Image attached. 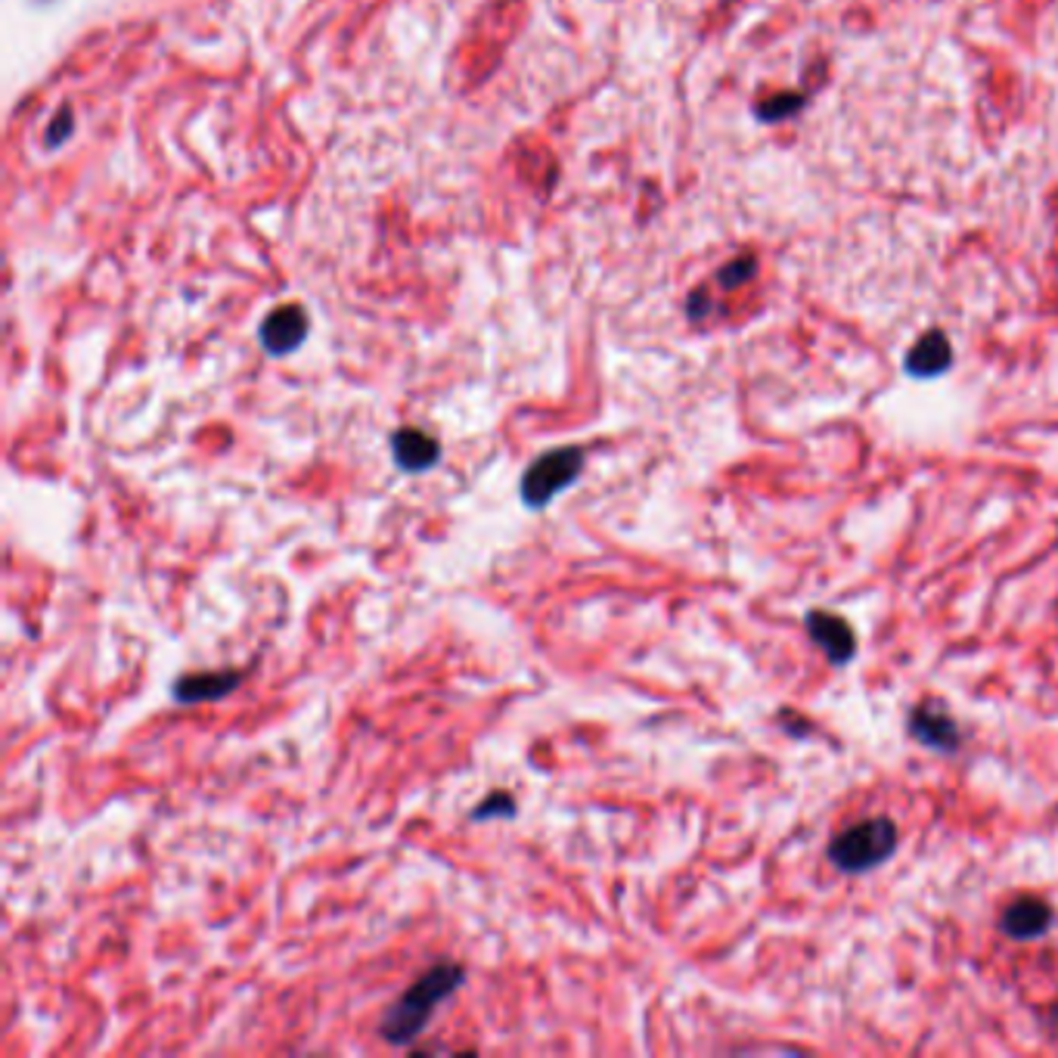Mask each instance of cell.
I'll list each match as a JSON object with an SVG mask.
<instances>
[{"label":"cell","instance_id":"4fadbf2b","mask_svg":"<svg viewBox=\"0 0 1058 1058\" xmlns=\"http://www.w3.org/2000/svg\"><path fill=\"white\" fill-rule=\"evenodd\" d=\"M755 277V258H739V261H733V264H726V268L717 273V283L723 289H736L742 283H748Z\"/></svg>","mask_w":1058,"mask_h":1058},{"label":"cell","instance_id":"30bf717a","mask_svg":"<svg viewBox=\"0 0 1058 1058\" xmlns=\"http://www.w3.org/2000/svg\"><path fill=\"white\" fill-rule=\"evenodd\" d=\"M950 364H953V348H950L947 336L938 333V330L925 333V336L909 348L907 360H904L907 373L909 376H916V379L941 376V373L950 370Z\"/></svg>","mask_w":1058,"mask_h":1058},{"label":"cell","instance_id":"7c38bea8","mask_svg":"<svg viewBox=\"0 0 1058 1058\" xmlns=\"http://www.w3.org/2000/svg\"><path fill=\"white\" fill-rule=\"evenodd\" d=\"M801 109H805V97L801 94H786V97H773L770 102H764L757 109V116L764 121H779V118H789L795 112H801Z\"/></svg>","mask_w":1058,"mask_h":1058},{"label":"cell","instance_id":"5b68a950","mask_svg":"<svg viewBox=\"0 0 1058 1058\" xmlns=\"http://www.w3.org/2000/svg\"><path fill=\"white\" fill-rule=\"evenodd\" d=\"M807 634L810 639L825 652V658L832 665H848L854 652H857V637L851 630V624L844 622L841 615L823 612V608H813L807 615Z\"/></svg>","mask_w":1058,"mask_h":1058},{"label":"cell","instance_id":"8fae6325","mask_svg":"<svg viewBox=\"0 0 1058 1058\" xmlns=\"http://www.w3.org/2000/svg\"><path fill=\"white\" fill-rule=\"evenodd\" d=\"M494 817H506V820H512L516 817V801H512V795L509 791H490L482 805L472 810V820H494Z\"/></svg>","mask_w":1058,"mask_h":1058},{"label":"cell","instance_id":"3957f363","mask_svg":"<svg viewBox=\"0 0 1058 1058\" xmlns=\"http://www.w3.org/2000/svg\"><path fill=\"white\" fill-rule=\"evenodd\" d=\"M584 469V451L581 447H555L540 454L528 472L521 475V500L528 509H543L569 485L577 482Z\"/></svg>","mask_w":1058,"mask_h":1058},{"label":"cell","instance_id":"6da1fadb","mask_svg":"<svg viewBox=\"0 0 1058 1058\" xmlns=\"http://www.w3.org/2000/svg\"><path fill=\"white\" fill-rule=\"evenodd\" d=\"M466 981V969L456 962H438L429 972L417 978V984L403 993L398 1003H391L388 1012L379 1022V1037L391 1046H407L420 1037L432 1012L441 1000H447L451 993Z\"/></svg>","mask_w":1058,"mask_h":1058},{"label":"cell","instance_id":"9c48e42d","mask_svg":"<svg viewBox=\"0 0 1058 1058\" xmlns=\"http://www.w3.org/2000/svg\"><path fill=\"white\" fill-rule=\"evenodd\" d=\"M391 456L401 472H425L441 460V444L420 429H401L391 435Z\"/></svg>","mask_w":1058,"mask_h":1058},{"label":"cell","instance_id":"7a4b0ae2","mask_svg":"<svg viewBox=\"0 0 1058 1058\" xmlns=\"http://www.w3.org/2000/svg\"><path fill=\"white\" fill-rule=\"evenodd\" d=\"M897 851V825L888 817H873L857 825H848L829 844V863L839 873L857 875L882 866Z\"/></svg>","mask_w":1058,"mask_h":1058},{"label":"cell","instance_id":"8992f818","mask_svg":"<svg viewBox=\"0 0 1058 1058\" xmlns=\"http://www.w3.org/2000/svg\"><path fill=\"white\" fill-rule=\"evenodd\" d=\"M909 733H913V739L935 748V752H957L959 748V726L941 702L916 705V711L909 714Z\"/></svg>","mask_w":1058,"mask_h":1058},{"label":"cell","instance_id":"52a82bcc","mask_svg":"<svg viewBox=\"0 0 1058 1058\" xmlns=\"http://www.w3.org/2000/svg\"><path fill=\"white\" fill-rule=\"evenodd\" d=\"M242 683V671H205V673H186L181 677L171 695L181 702V705H199V702H218L224 695H230L236 687Z\"/></svg>","mask_w":1058,"mask_h":1058},{"label":"cell","instance_id":"ba28073f","mask_svg":"<svg viewBox=\"0 0 1058 1058\" xmlns=\"http://www.w3.org/2000/svg\"><path fill=\"white\" fill-rule=\"evenodd\" d=\"M304 333H307V317L299 304H287L280 311H273L264 326H261V345L270 354H289L302 345Z\"/></svg>","mask_w":1058,"mask_h":1058},{"label":"cell","instance_id":"277c9868","mask_svg":"<svg viewBox=\"0 0 1058 1058\" xmlns=\"http://www.w3.org/2000/svg\"><path fill=\"white\" fill-rule=\"evenodd\" d=\"M1056 922V916H1052V907L1043 900V897H1018V900H1012L1003 913H1000V931L1012 938V941H1034V938H1043L1049 928Z\"/></svg>","mask_w":1058,"mask_h":1058}]
</instances>
